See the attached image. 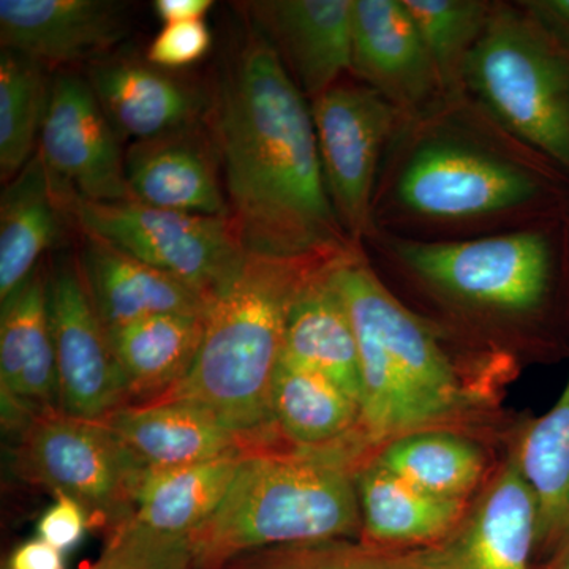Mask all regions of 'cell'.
<instances>
[{"label": "cell", "mask_w": 569, "mask_h": 569, "mask_svg": "<svg viewBox=\"0 0 569 569\" xmlns=\"http://www.w3.org/2000/svg\"><path fill=\"white\" fill-rule=\"evenodd\" d=\"M568 212V176L466 93L402 119L378 176L372 220L399 238L466 241Z\"/></svg>", "instance_id": "6da1fadb"}, {"label": "cell", "mask_w": 569, "mask_h": 569, "mask_svg": "<svg viewBox=\"0 0 569 569\" xmlns=\"http://www.w3.org/2000/svg\"><path fill=\"white\" fill-rule=\"evenodd\" d=\"M216 138L231 219L249 252L301 257L359 247L329 200L310 102L260 31L224 82Z\"/></svg>", "instance_id": "7a4b0ae2"}, {"label": "cell", "mask_w": 569, "mask_h": 569, "mask_svg": "<svg viewBox=\"0 0 569 569\" xmlns=\"http://www.w3.org/2000/svg\"><path fill=\"white\" fill-rule=\"evenodd\" d=\"M351 250L301 257L247 250L238 271L213 296L192 369L152 403L203 408L246 437L253 452L287 447L276 429L271 396L288 316L306 284Z\"/></svg>", "instance_id": "3957f363"}, {"label": "cell", "mask_w": 569, "mask_h": 569, "mask_svg": "<svg viewBox=\"0 0 569 569\" xmlns=\"http://www.w3.org/2000/svg\"><path fill=\"white\" fill-rule=\"evenodd\" d=\"M332 279L353 323L361 370V432L369 448L449 421L466 406L447 335L400 301L365 252L343 257Z\"/></svg>", "instance_id": "277c9868"}, {"label": "cell", "mask_w": 569, "mask_h": 569, "mask_svg": "<svg viewBox=\"0 0 569 569\" xmlns=\"http://www.w3.org/2000/svg\"><path fill=\"white\" fill-rule=\"evenodd\" d=\"M365 452L272 449L242 460L211 518L189 535L197 569H220L252 550L361 533L356 471Z\"/></svg>", "instance_id": "5b68a950"}, {"label": "cell", "mask_w": 569, "mask_h": 569, "mask_svg": "<svg viewBox=\"0 0 569 569\" xmlns=\"http://www.w3.org/2000/svg\"><path fill=\"white\" fill-rule=\"evenodd\" d=\"M362 249L470 325L516 331L545 316L569 271V212L466 241H417L376 230Z\"/></svg>", "instance_id": "8992f818"}, {"label": "cell", "mask_w": 569, "mask_h": 569, "mask_svg": "<svg viewBox=\"0 0 569 569\" xmlns=\"http://www.w3.org/2000/svg\"><path fill=\"white\" fill-rule=\"evenodd\" d=\"M466 93L569 178V51L518 2H496L468 59Z\"/></svg>", "instance_id": "52a82bcc"}, {"label": "cell", "mask_w": 569, "mask_h": 569, "mask_svg": "<svg viewBox=\"0 0 569 569\" xmlns=\"http://www.w3.org/2000/svg\"><path fill=\"white\" fill-rule=\"evenodd\" d=\"M52 187L63 216L82 236L182 280L211 301L244 261L247 249L231 216H194L137 200L103 203L56 181Z\"/></svg>", "instance_id": "ba28073f"}, {"label": "cell", "mask_w": 569, "mask_h": 569, "mask_svg": "<svg viewBox=\"0 0 569 569\" xmlns=\"http://www.w3.org/2000/svg\"><path fill=\"white\" fill-rule=\"evenodd\" d=\"M14 467L21 478L84 508L89 527L112 535L130 522L146 467L102 421L43 411L28 419Z\"/></svg>", "instance_id": "9c48e42d"}, {"label": "cell", "mask_w": 569, "mask_h": 569, "mask_svg": "<svg viewBox=\"0 0 569 569\" xmlns=\"http://www.w3.org/2000/svg\"><path fill=\"white\" fill-rule=\"evenodd\" d=\"M329 200L355 246L373 233V198L402 112L348 74L310 102Z\"/></svg>", "instance_id": "30bf717a"}, {"label": "cell", "mask_w": 569, "mask_h": 569, "mask_svg": "<svg viewBox=\"0 0 569 569\" xmlns=\"http://www.w3.org/2000/svg\"><path fill=\"white\" fill-rule=\"evenodd\" d=\"M47 293L61 411L103 421L129 406L130 392L81 261L67 258L56 266L48 276Z\"/></svg>", "instance_id": "8fae6325"}, {"label": "cell", "mask_w": 569, "mask_h": 569, "mask_svg": "<svg viewBox=\"0 0 569 569\" xmlns=\"http://www.w3.org/2000/svg\"><path fill=\"white\" fill-rule=\"evenodd\" d=\"M37 153L52 181L86 200H134L118 130L81 78L62 74L52 82Z\"/></svg>", "instance_id": "7c38bea8"}, {"label": "cell", "mask_w": 569, "mask_h": 569, "mask_svg": "<svg viewBox=\"0 0 569 569\" xmlns=\"http://www.w3.org/2000/svg\"><path fill=\"white\" fill-rule=\"evenodd\" d=\"M537 550V503L509 452L458 527L418 549L427 569H531Z\"/></svg>", "instance_id": "4fadbf2b"}, {"label": "cell", "mask_w": 569, "mask_h": 569, "mask_svg": "<svg viewBox=\"0 0 569 569\" xmlns=\"http://www.w3.org/2000/svg\"><path fill=\"white\" fill-rule=\"evenodd\" d=\"M351 74L413 118L448 99L403 0H353Z\"/></svg>", "instance_id": "5bb4252c"}, {"label": "cell", "mask_w": 569, "mask_h": 569, "mask_svg": "<svg viewBox=\"0 0 569 569\" xmlns=\"http://www.w3.org/2000/svg\"><path fill=\"white\" fill-rule=\"evenodd\" d=\"M249 9L309 102L351 74L353 0H266Z\"/></svg>", "instance_id": "9a60e30c"}, {"label": "cell", "mask_w": 569, "mask_h": 569, "mask_svg": "<svg viewBox=\"0 0 569 569\" xmlns=\"http://www.w3.org/2000/svg\"><path fill=\"white\" fill-rule=\"evenodd\" d=\"M219 146L200 123L134 141L126 153V176L134 200L194 216L230 217L220 186Z\"/></svg>", "instance_id": "2e32d148"}, {"label": "cell", "mask_w": 569, "mask_h": 569, "mask_svg": "<svg viewBox=\"0 0 569 569\" xmlns=\"http://www.w3.org/2000/svg\"><path fill=\"white\" fill-rule=\"evenodd\" d=\"M126 32L123 6L110 0H0L2 50L47 69L99 54Z\"/></svg>", "instance_id": "e0dca14e"}, {"label": "cell", "mask_w": 569, "mask_h": 569, "mask_svg": "<svg viewBox=\"0 0 569 569\" xmlns=\"http://www.w3.org/2000/svg\"><path fill=\"white\" fill-rule=\"evenodd\" d=\"M43 266L2 302L0 381L11 417L61 410Z\"/></svg>", "instance_id": "ac0fdd59"}, {"label": "cell", "mask_w": 569, "mask_h": 569, "mask_svg": "<svg viewBox=\"0 0 569 569\" xmlns=\"http://www.w3.org/2000/svg\"><path fill=\"white\" fill-rule=\"evenodd\" d=\"M102 422L149 470L194 466L233 452L253 455L246 437L192 403L126 406Z\"/></svg>", "instance_id": "d6986e66"}, {"label": "cell", "mask_w": 569, "mask_h": 569, "mask_svg": "<svg viewBox=\"0 0 569 569\" xmlns=\"http://www.w3.org/2000/svg\"><path fill=\"white\" fill-rule=\"evenodd\" d=\"M89 84L118 133L137 141L197 126L206 107L197 86L151 62L97 63Z\"/></svg>", "instance_id": "ffe728a7"}, {"label": "cell", "mask_w": 569, "mask_h": 569, "mask_svg": "<svg viewBox=\"0 0 569 569\" xmlns=\"http://www.w3.org/2000/svg\"><path fill=\"white\" fill-rule=\"evenodd\" d=\"M80 261L108 331L168 313L208 316V296L92 236H84Z\"/></svg>", "instance_id": "44dd1931"}, {"label": "cell", "mask_w": 569, "mask_h": 569, "mask_svg": "<svg viewBox=\"0 0 569 569\" xmlns=\"http://www.w3.org/2000/svg\"><path fill=\"white\" fill-rule=\"evenodd\" d=\"M362 541L392 549H421L448 537L468 503L430 496L370 456L356 471Z\"/></svg>", "instance_id": "7402d4cb"}, {"label": "cell", "mask_w": 569, "mask_h": 569, "mask_svg": "<svg viewBox=\"0 0 569 569\" xmlns=\"http://www.w3.org/2000/svg\"><path fill=\"white\" fill-rule=\"evenodd\" d=\"M343 257L318 272L296 299L288 316L282 359L328 377L359 406L361 370L358 340L342 296L332 279V271Z\"/></svg>", "instance_id": "603a6c76"}, {"label": "cell", "mask_w": 569, "mask_h": 569, "mask_svg": "<svg viewBox=\"0 0 569 569\" xmlns=\"http://www.w3.org/2000/svg\"><path fill=\"white\" fill-rule=\"evenodd\" d=\"M271 403L277 432L291 448H369L359 432L358 403L316 370L280 359Z\"/></svg>", "instance_id": "cb8c5ba5"}, {"label": "cell", "mask_w": 569, "mask_h": 569, "mask_svg": "<svg viewBox=\"0 0 569 569\" xmlns=\"http://www.w3.org/2000/svg\"><path fill=\"white\" fill-rule=\"evenodd\" d=\"M66 219L51 176L33 153L3 187L0 198V299L6 302L40 266L41 254L61 236Z\"/></svg>", "instance_id": "d4e9b609"}, {"label": "cell", "mask_w": 569, "mask_h": 569, "mask_svg": "<svg viewBox=\"0 0 569 569\" xmlns=\"http://www.w3.org/2000/svg\"><path fill=\"white\" fill-rule=\"evenodd\" d=\"M208 316L168 313L108 331L129 385V406H146L178 387L192 369Z\"/></svg>", "instance_id": "484cf974"}, {"label": "cell", "mask_w": 569, "mask_h": 569, "mask_svg": "<svg viewBox=\"0 0 569 569\" xmlns=\"http://www.w3.org/2000/svg\"><path fill=\"white\" fill-rule=\"evenodd\" d=\"M511 455L537 503V550L557 556L569 542V377L552 408L523 427Z\"/></svg>", "instance_id": "4316f807"}, {"label": "cell", "mask_w": 569, "mask_h": 569, "mask_svg": "<svg viewBox=\"0 0 569 569\" xmlns=\"http://www.w3.org/2000/svg\"><path fill=\"white\" fill-rule=\"evenodd\" d=\"M247 456L233 452L194 466L146 468L134 497L133 522L189 537L220 507Z\"/></svg>", "instance_id": "83f0119b"}, {"label": "cell", "mask_w": 569, "mask_h": 569, "mask_svg": "<svg viewBox=\"0 0 569 569\" xmlns=\"http://www.w3.org/2000/svg\"><path fill=\"white\" fill-rule=\"evenodd\" d=\"M372 458L422 492L463 503L478 490L486 473L481 448L443 429L397 437L378 448Z\"/></svg>", "instance_id": "f1b7e54d"}, {"label": "cell", "mask_w": 569, "mask_h": 569, "mask_svg": "<svg viewBox=\"0 0 569 569\" xmlns=\"http://www.w3.org/2000/svg\"><path fill=\"white\" fill-rule=\"evenodd\" d=\"M48 69L21 52L0 54V178L3 183L21 173L36 153L50 104Z\"/></svg>", "instance_id": "f546056e"}, {"label": "cell", "mask_w": 569, "mask_h": 569, "mask_svg": "<svg viewBox=\"0 0 569 569\" xmlns=\"http://www.w3.org/2000/svg\"><path fill=\"white\" fill-rule=\"evenodd\" d=\"M448 99L466 96V69L488 28L492 0H403Z\"/></svg>", "instance_id": "4dcf8cb0"}, {"label": "cell", "mask_w": 569, "mask_h": 569, "mask_svg": "<svg viewBox=\"0 0 569 569\" xmlns=\"http://www.w3.org/2000/svg\"><path fill=\"white\" fill-rule=\"evenodd\" d=\"M220 569H427L418 549H392L350 538L277 546L234 557Z\"/></svg>", "instance_id": "1f68e13d"}, {"label": "cell", "mask_w": 569, "mask_h": 569, "mask_svg": "<svg viewBox=\"0 0 569 569\" xmlns=\"http://www.w3.org/2000/svg\"><path fill=\"white\" fill-rule=\"evenodd\" d=\"M84 569H197L192 542L181 535L159 533L127 522L110 535L100 559Z\"/></svg>", "instance_id": "d6a6232c"}, {"label": "cell", "mask_w": 569, "mask_h": 569, "mask_svg": "<svg viewBox=\"0 0 569 569\" xmlns=\"http://www.w3.org/2000/svg\"><path fill=\"white\" fill-rule=\"evenodd\" d=\"M211 44V31L204 20L167 24L149 44L146 58L160 69H182L204 58Z\"/></svg>", "instance_id": "836d02e7"}, {"label": "cell", "mask_w": 569, "mask_h": 569, "mask_svg": "<svg viewBox=\"0 0 569 569\" xmlns=\"http://www.w3.org/2000/svg\"><path fill=\"white\" fill-rule=\"evenodd\" d=\"M52 505L39 522V535L43 541L58 550H69L84 537L89 518L78 501L67 496H56Z\"/></svg>", "instance_id": "e575fe53"}, {"label": "cell", "mask_w": 569, "mask_h": 569, "mask_svg": "<svg viewBox=\"0 0 569 569\" xmlns=\"http://www.w3.org/2000/svg\"><path fill=\"white\" fill-rule=\"evenodd\" d=\"M546 36L569 51V0H518Z\"/></svg>", "instance_id": "d590c367"}, {"label": "cell", "mask_w": 569, "mask_h": 569, "mask_svg": "<svg viewBox=\"0 0 569 569\" xmlns=\"http://www.w3.org/2000/svg\"><path fill=\"white\" fill-rule=\"evenodd\" d=\"M7 569H63L62 552L43 539H31L11 553Z\"/></svg>", "instance_id": "8d00e7d4"}, {"label": "cell", "mask_w": 569, "mask_h": 569, "mask_svg": "<svg viewBox=\"0 0 569 569\" xmlns=\"http://www.w3.org/2000/svg\"><path fill=\"white\" fill-rule=\"evenodd\" d=\"M211 7V0H157L153 2L157 17L164 26L204 20Z\"/></svg>", "instance_id": "74e56055"}, {"label": "cell", "mask_w": 569, "mask_h": 569, "mask_svg": "<svg viewBox=\"0 0 569 569\" xmlns=\"http://www.w3.org/2000/svg\"><path fill=\"white\" fill-rule=\"evenodd\" d=\"M553 569H569V542L557 553L556 568Z\"/></svg>", "instance_id": "f35d334b"}]
</instances>
